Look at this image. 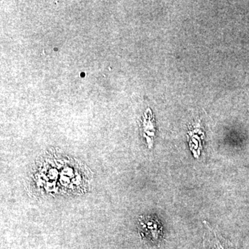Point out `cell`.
<instances>
[{
  "instance_id": "6da1fadb",
  "label": "cell",
  "mask_w": 249,
  "mask_h": 249,
  "mask_svg": "<svg viewBox=\"0 0 249 249\" xmlns=\"http://www.w3.org/2000/svg\"><path fill=\"white\" fill-rule=\"evenodd\" d=\"M143 230L148 231V235H151L150 238L153 240H157L160 238V230L157 223L154 220H148L145 223L142 222Z\"/></svg>"
}]
</instances>
